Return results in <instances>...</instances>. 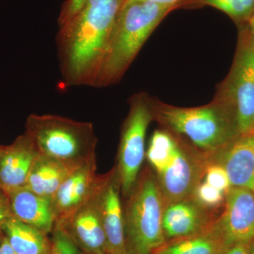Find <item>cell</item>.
<instances>
[{"instance_id":"1","label":"cell","mask_w":254,"mask_h":254,"mask_svg":"<svg viewBox=\"0 0 254 254\" xmlns=\"http://www.w3.org/2000/svg\"><path fill=\"white\" fill-rule=\"evenodd\" d=\"M125 1L88 0L77 14L60 26L58 49L68 84L93 86Z\"/></svg>"},{"instance_id":"2","label":"cell","mask_w":254,"mask_h":254,"mask_svg":"<svg viewBox=\"0 0 254 254\" xmlns=\"http://www.w3.org/2000/svg\"><path fill=\"white\" fill-rule=\"evenodd\" d=\"M174 9L148 1L125 3L93 86H109L120 81L159 23Z\"/></svg>"},{"instance_id":"3","label":"cell","mask_w":254,"mask_h":254,"mask_svg":"<svg viewBox=\"0 0 254 254\" xmlns=\"http://www.w3.org/2000/svg\"><path fill=\"white\" fill-rule=\"evenodd\" d=\"M26 135L41 155L73 170L96 160V136L91 123L54 115H29Z\"/></svg>"},{"instance_id":"4","label":"cell","mask_w":254,"mask_h":254,"mask_svg":"<svg viewBox=\"0 0 254 254\" xmlns=\"http://www.w3.org/2000/svg\"><path fill=\"white\" fill-rule=\"evenodd\" d=\"M153 110L164 125L186 136L197 148L210 155L240 136L232 114L216 99L196 108L158 103Z\"/></svg>"},{"instance_id":"5","label":"cell","mask_w":254,"mask_h":254,"mask_svg":"<svg viewBox=\"0 0 254 254\" xmlns=\"http://www.w3.org/2000/svg\"><path fill=\"white\" fill-rule=\"evenodd\" d=\"M127 197L124 210L127 254H153L165 242L164 198L156 177L145 170Z\"/></svg>"},{"instance_id":"6","label":"cell","mask_w":254,"mask_h":254,"mask_svg":"<svg viewBox=\"0 0 254 254\" xmlns=\"http://www.w3.org/2000/svg\"><path fill=\"white\" fill-rule=\"evenodd\" d=\"M145 157L156 175L164 200L168 203L193 194L205 170L199 160L190 156L166 131L153 133Z\"/></svg>"},{"instance_id":"7","label":"cell","mask_w":254,"mask_h":254,"mask_svg":"<svg viewBox=\"0 0 254 254\" xmlns=\"http://www.w3.org/2000/svg\"><path fill=\"white\" fill-rule=\"evenodd\" d=\"M154 110L144 95H137L131 100L129 113L124 124L118 151L116 172L121 192L128 196L140 176L145 157V135Z\"/></svg>"},{"instance_id":"8","label":"cell","mask_w":254,"mask_h":254,"mask_svg":"<svg viewBox=\"0 0 254 254\" xmlns=\"http://www.w3.org/2000/svg\"><path fill=\"white\" fill-rule=\"evenodd\" d=\"M215 99L232 114L239 136L254 134V45L242 47Z\"/></svg>"},{"instance_id":"9","label":"cell","mask_w":254,"mask_h":254,"mask_svg":"<svg viewBox=\"0 0 254 254\" xmlns=\"http://www.w3.org/2000/svg\"><path fill=\"white\" fill-rule=\"evenodd\" d=\"M224 213L212 224V230L225 250L237 244L249 245L254 240V191L231 187L225 194Z\"/></svg>"},{"instance_id":"10","label":"cell","mask_w":254,"mask_h":254,"mask_svg":"<svg viewBox=\"0 0 254 254\" xmlns=\"http://www.w3.org/2000/svg\"><path fill=\"white\" fill-rule=\"evenodd\" d=\"M96 160L83 165L70 174L52 198L55 224L59 223L101 190L110 173H96Z\"/></svg>"},{"instance_id":"11","label":"cell","mask_w":254,"mask_h":254,"mask_svg":"<svg viewBox=\"0 0 254 254\" xmlns=\"http://www.w3.org/2000/svg\"><path fill=\"white\" fill-rule=\"evenodd\" d=\"M100 191L68 218L54 225L67 232L83 254H108L106 236L100 213Z\"/></svg>"},{"instance_id":"12","label":"cell","mask_w":254,"mask_h":254,"mask_svg":"<svg viewBox=\"0 0 254 254\" xmlns=\"http://www.w3.org/2000/svg\"><path fill=\"white\" fill-rule=\"evenodd\" d=\"M210 158L225 169L232 187L254 191V134L237 137Z\"/></svg>"},{"instance_id":"13","label":"cell","mask_w":254,"mask_h":254,"mask_svg":"<svg viewBox=\"0 0 254 254\" xmlns=\"http://www.w3.org/2000/svg\"><path fill=\"white\" fill-rule=\"evenodd\" d=\"M120 185L116 169L110 176L99 194L100 213L106 236L108 254H127L125 217L120 198Z\"/></svg>"},{"instance_id":"14","label":"cell","mask_w":254,"mask_h":254,"mask_svg":"<svg viewBox=\"0 0 254 254\" xmlns=\"http://www.w3.org/2000/svg\"><path fill=\"white\" fill-rule=\"evenodd\" d=\"M38 154L26 133L17 137L11 144L0 145V189L8 191L26 187Z\"/></svg>"},{"instance_id":"15","label":"cell","mask_w":254,"mask_h":254,"mask_svg":"<svg viewBox=\"0 0 254 254\" xmlns=\"http://www.w3.org/2000/svg\"><path fill=\"white\" fill-rule=\"evenodd\" d=\"M204 209L190 197L168 203L163 215L165 239L181 240L207 230L211 224Z\"/></svg>"},{"instance_id":"16","label":"cell","mask_w":254,"mask_h":254,"mask_svg":"<svg viewBox=\"0 0 254 254\" xmlns=\"http://www.w3.org/2000/svg\"><path fill=\"white\" fill-rule=\"evenodd\" d=\"M5 192L14 218L46 235L51 233L55 221L52 199L37 194L26 187Z\"/></svg>"},{"instance_id":"17","label":"cell","mask_w":254,"mask_h":254,"mask_svg":"<svg viewBox=\"0 0 254 254\" xmlns=\"http://www.w3.org/2000/svg\"><path fill=\"white\" fill-rule=\"evenodd\" d=\"M74 170L54 159L38 154L25 187L52 199L60 185Z\"/></svg>"},{"instance_id":"18","label":"cell","mask_w":254,"mask_h":254,"mask_svg":"<svg viewBox=\"0 0 254 254\" xmlns=\"http://www.w3.org/2000/svg\"><path fill=\"white\" fill-rule=\"evenodd\" d=\"M1 231L18 254H50L51 240L38 229L11 216L4 222Z\"/></svg>"},{"instance_id":"19","label":"cell","mask_w":254,"mask_h":254,"mask_svg":"<svg viewBox=\"0 0 254 254\" xmlns=\"http://www.w3.org/2000/svg\"><path fill=\"white\" fill-rule=\"evenodd\" d=\"M210 226L198 235L164 245L153 254H222L226 250Z\"/></svg>"},{"instance_id":"20","label":"cell","mask_w":254,"mask_h":254,"mask_svg":"<svg viewBox=\"0 0 254 254\" xmlns=\"http://www.w3.org/2000/svg\"><path fill=\"white\" fill-rule=\"evenodd\" d=\"M216 8L237 21L250 19L254 12V0H199Z\"/></svg>"},{"instance_id":"21","label":"cell","mask_w":254,"mask_h":254,"mask_svg":"<svg viewBox=\"0 0 254 254\" xmlns=\"http://www.w3.org/2000/svg\"><path fill=\"white\" fill-rule=\"evenodd\" d=\"M51 233L50 254H83L67 232L62 227L54 226Z\"/></svg>"},{"instance_id":"22","label":"cell","mask_w":254,"mask_h":254,"mask_svg":"<svg viewBox=\"0 0 254 254\" xmlns=\"http://www.w3.org/2000/svg\"><path fill=\"white\" fill-rule=\"evenodd\" d=\"M193 195L194 200L204 208H215L223 201L225 194L209 185L207 182L199 183L195 187Z\"/></svg>"},{"instance_id":"23","label":"cell","mask_w":254,"mask_h":254,"mask_svg":"<svg viewBox=\"0 0 254 254\" xmlns=\"http://www.w3.org/2000/svg\"><path fill=\"white\" fill-rule=\"evenodd\" d=\"M205 182L226 194L231 188L230 179L225 169L217 164L210 163L205 171Z\"/></svg>"},{"instance_id":"24","label":"cell","mask_w":254,"mask_h":254,"mask_svg":"<svg viewBox=\"0 0 254 254\" xmlns=\"http://www.w3.org/2000/svg\"><path fill=\"white\" fill-rule=\"evenodd\" d=\"M88 0H66L62 6L58 23L61 26L78 14Z\"/></svg>"},{"instance_id":"25","label":"cell","mask_w":254,"mask_h":254,"mask_svg":"<svg viewBox=\"0 0 254 254\" xmlns=\"http://www.w3.org/2000/svg\"><path fill=\"white\" fill-rule=\"evenodd\" d=\"M13 216L9 198L4 190L0 189V230L4 222Z\"/></svg>"},{"instance_id":"26","label":"cell","mask_w":254,"mask_h":254,"mask_svg":"<svg viewBox=\"0 0 254 254\" xmlns=\"http://www.w3.org/2000/svg\"><path fill=\"white\" fill-rule=\"evenodd\" d=\"M185 1H187V0H126L125 3L131 2V1H148V2L175 8L177 5L181 4Z\"/></svg>"},{"instance_id":"27","label":"cell","mask_w":254,"mask_h":254,"mask_svg":"<svg viewBox=\"0 0 254 254\" xmlns=\"http://www.w3.org/2000/svg\"><path fill=\"white\" fill-rule=\"evenodd\" d=\"M222 254H249L248 245L237 244L224 251Z\"/></svg>"},{"instance_id":"28","label":"cell","mask_w":254,"mask_h":254,"mask_svg":"<svg viewBox=\"0 0 254 254\" xmlns=\"http://www.w3.org/2000/svg\"><path fill=\"white\" fill-rule=\"evenodd\" d=\"M0 254H18L10 246L9 242L4 236V234H3L1 242H0Z\"/></svg>"},{"instance_id":"29","label":"cell","mask_w":254,"mask_h":254,"mask_svg":"<svg viewBox=\"0 0 254 254\" xmlns=\"http://www.w3.org/2000/svg\"><path fill=\"white\" fill-rule=\"evenodd\" d=\"M249 20H250L251 36H252V42H251V43L254 45V12Z\"/></svg>"},{"instance_id":"30","label":"cell","mask_w":254,"mask_h":254,"mask_svg":"<svg viewBox=\"0 0 254 254\" xmlns=\"http://www.w3.org/2000/svg\"><path fill=\"white\" fill-rule=\"evenodd\" d=\"M248 254H254V240L248 245Z\"/></svg>"},{"instance_id":"31","label":"cell","mask_w":254,"mask_h":254,"mask_svg":"<svg viewBox=\"0 0 254 254\" xmlns=\"http://www.w3.org/2000/svg\"><path fill=\"white\" fill-rule=\"evenodd\" d=\"M3 233L1 230H0V242H1V237H2Z\"/></svg>"}]
</instances>
